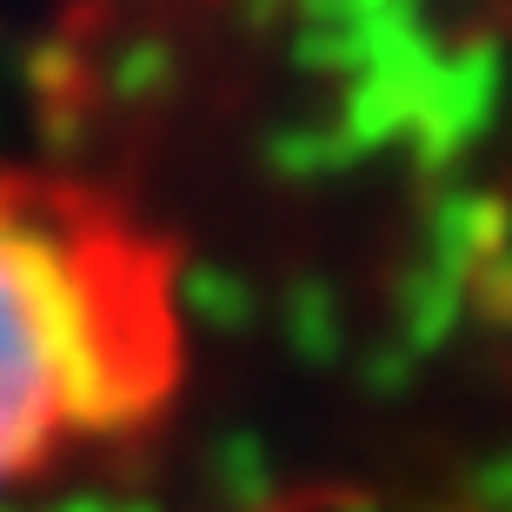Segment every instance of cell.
I'll return each mask as SVG.
<instances>
[{"mask_svg": "<svg viewBox=\"0 0 512 512\" xmlns=\"http://www.w3.org/2000/svg\"><path fill=\"white\" fill-rule=\"evenodd\" d=\"M187 366L180 247L87 173L0 160V506L147 439Z\"/></svg>", "mask_w": 512, "mask_h": 512, "instance_id": "cell-1", "label": "cell"}]
</instances>
